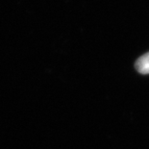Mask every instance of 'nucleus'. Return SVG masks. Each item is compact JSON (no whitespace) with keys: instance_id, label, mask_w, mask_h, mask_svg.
Instances as JSON below:
<instances>
[{"instance_id":"nucleus-1","label":"nucleus","mask_w":149,"mask_h":149,"mask_svg":"<svg viewBox=\"0 0 149 149\" xmlns=\"http://www.w3.org/2000/svg\"><path fill=\"white\" fill-rule=\"evenodd\" d=\"M135 66L141 74H149V52L139 57Z\"/></svg>"}]
</instances>
